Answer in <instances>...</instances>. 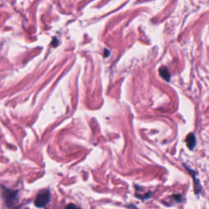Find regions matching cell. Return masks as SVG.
<instances>
[{
	"label": "cell",
	"instance_id": "4",
	"mask_svg": "<svg viewBox=\"0 0 209 209\" xmlns=\"http://www.w3.org/2000/svg\"><path fill=\"white\" fill-rule=\"evenodd\" d=\"M159 74H160V76L165 79L166 81H170V78H171V74L169 73V70L167 67H161L159 69Z\"/></svg>",
	"mask_w": 209,
	"mask_h": 209
},
{
	"label": "cell",
	"instance_id": "1",
	"mask_svg": "<svg viewBox=\"0 0 209 209\" xmlns=\"http://www.w3.org/2000/svg\"><path fill=\"white\" fill-rule=\"evenodd\" d=\"M51 199V194L49 190H45L43 192L38 194V196L35 199V205L38 207H45L48 204Z\"/></svg>",
	"mask_w": 209,
	"mask_h": 209
},
{
	"label": "cell",
	"instance_id": "3",
	"mask_svg": "<svg viewBox=\"0 0 209 209\" xmlns=\"http://www.w3.org/2000/svg\"><path fill=\"white\" fill-rule=\"evenodd\" d=\"M186 144H187V146L190 150H194L195 146H196V138H195V136L194 135V133H190L187 137H186Z\"/></svg>",
	"mask_w": 209,
	"mask_h": 209
},
{
	"label": "cell",
	"instance_id": "5",
	"mask_svg": "<svg viewBox=\"0 0 209 209\" xmlns=\"http://www.w3.org/2000/svg\"><path fill=\"white\" fill-rule=\"evenodd\" d=\"M173 198L176 199V200L178 201V202H181V201L182 200V195H180V194H177V195H174Z\"/></svg>",
	"mask_w": 209,
	"mask_h": 209
},
{
	"label": "cell",
	"instance_id": "2",
	"mask_svg": "<svg viewBox=\"0 0 209 209\" xmlns=\"http://www.w3.org/2000/svg\"><path fill=\"white\" fill-rule=\"evenodd\" d=\"M17 194H18L17 191L6 190V192L4 193V198L7 206L12 207L14 203H16V202L17 201Z\"/></svg>",
	"mask_w": 209,
	"mask_h": 209
}]
</instances>
